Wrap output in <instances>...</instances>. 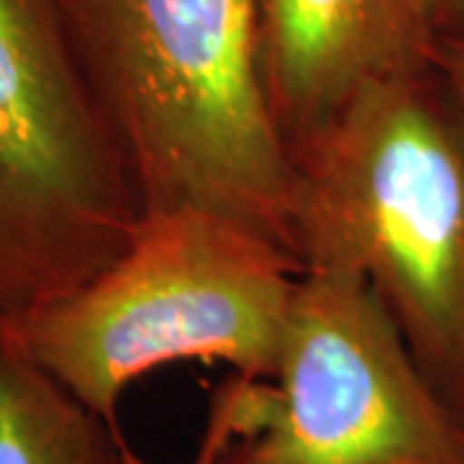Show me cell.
Masks as SVG:
<instances>
[{
	"label": "cell",
	"mask_w": 464,
	"mask_h": 464,
	"mask_svg": "<svg viewBox=\"0 0 464 464\" xmlns=\"http://www.w3.org/2000/svg\"><path fill=\"white\" fill-rule=\"evenodd\" d=\"M57 5L142 215L215 212L295 256L292 155L261 83L258 0Z\"/></svg>",
	"instance_id": "cell-1"
},
{
	"label": "cell",
	"mask_w": 464,
	"mask_h": 464,
	"mask_svg": "<svg viewBox=\"0 0 464 464\" xmlns=\"http://www.w3.org/2000/svg\"><path fill=\"white\" fill-rule=\"evenodd\" d=\"M302 271L359 276L464 420V116L439 70L366 85L292 148Z\"/></svg>",
	"instance_id": "cell-2"
},
{
	"label": "cell",
	"mask_w": 464,
	"mask_h": 464,
	"mask_svg": "<svg viewBox=\"0 0 464 464\" xmlns=\"http://www.w3.org/2000/svg\"><path fill=\"white\" fill-rule=\"evenodd\" d=\"M299 274L289 250L235 219L150 212L114 264L0 328L121 429V395L155 369L222 362L243 380H268Z\"/></svg>",
	"instance_id": "cell-3"
},
{
	"label": "cell",
	"mask_w": 464,
	"mask_h": 464,
	"mask_svg": "<svg viewBox=\"0 0 464 464\" xmlns=\"http://www.w3.org/2000/svg\"><path fill=\"white\" fill-rule=\"evenodd\" d=\"M199 464H464V420L359 276L299 274L274 374L235 377Z\"/></svg>",
	"instance_id": "cell-4"
},
{
	"label": "cell",
	"mask_w": 464,
	"mask_h": 464,
	"mask_svg": "<svg viewBox=\"0 0 464 464\" xmlns=\"http://www.w3.org/2000/svg\"><path fill=\"white\" fill-rule=\"evenodd\" d=\"M140 222L57 0H0V323L91 282Z\"/></svg>",
	"instance_id": "cell-5"
},
{
	"label": "cell",
	"mask_w": 464,
	"mask_h": 464,
	"mask_svg": "<svg viewBox=\"0 0 464 464\" xmlns=\"http://www.w3.org/2000/svg\"><path fill=\"white\" fill-rule=\"evenodd\" d=\"M431 0H258V70L289 148L366 85L433 70Z\"/></svg>",
	"instance_id": "cell-6"
},
{
	"label": "cell",
	"mask_w": 464,
	"mask_h": 464,
	"mask_svg": "<svg viewBox=\"0 0 464 464\" xmlns=\"http://www.w3.org/2000/svg\"><path fill=\"white\" fill-rule=\"evenodd\" d=\"M0 464H145L0 328Z\"/></svg>",
	"instance_id": "cell-7"
},
{
	"label": "cell",
	"mask_w": 464,
	"mask_h": 464,
	"mask_svg": "<svg viewBox=\"0 0 464 464\" xmlns=\"http://www.w3.org/2000/svg\"><path fill=\"white\" fill-rule=\"evenodd\" d=\"M436 70L447 85L449 96L454 99L459 114L464 116V29L447 32L439 36L436 47Z\"/></svg>",
	"instance_id": "cell-8"
},
{
	"label": "cell",
	"mask_w": 464,
	"mask_h": 464,
	"mask_svg": "<svg viewBox=\"0 0 464 464\" xmlns=\"http://www.w3.org/2000/svg\"><path fill=\"white\" fill-rule=\"evenodd\" d=\"M431 5L441 34L464 29V0H431Z\"/></svg>",
	"instance_id": "cell-9"
},
{
	"label": "cell",
	"mask_w": 464,
	"mask_h": 464,
	"mask_svg": "<svg viewBox=\"0 0 464 464\" xmlns=\"http://www.w3.org/2000/svg\"><path fill=\"white\" fill-rule=\"evenodd\" d=\"M194 464H197V459H194Z\"/></svg>",
	"instance_id": "cell-10"
}]
</instances>
